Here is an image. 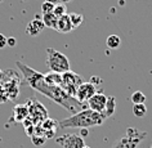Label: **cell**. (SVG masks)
Masks as SVG:
<instances>
[{"instance_id":"6da1fadb","label":"cell","mask_w":152,"mask_h":148,"mask_svg":"<svg viewBox=\"0 0 152 148\" xmlns=\"http://www.w3.org/2000/svg\"><path fill=\"white\" fill-rule=\"evenodd\" d=\"M17 68L21 71L22 76L26 80V82L35 90V92L43 94L44 97L49 98L50 101H53L54 103L59 104L62 108H64L67 112H70L71 115L86 109L88 106L85 103H80L76 98L68 96L61 86L57 85H49L44 81V74H41L39 71H35L34 68L28 67L27 64L22 63L21 61L16 62Z\"/></svg>"},{"instance_id":"7a4b0ae2","label":"cell","mask_w":152,"mask_h":148,"mask_svg":"<svg viewBox=\"0 0 152 148\" xmlns=\"http://www.w3.org/2000/svg\"><path fill=\"white\" fill-rule=\"evenodd\" d=\"M107 119L103 113L92 111V109L86 108L83 111L71 115L70 117L64 120H61L58 122V128L61 129H88L93 126H99L104 122V120Z\"/></svg>"},{"instance_id":"3957f363","label":"cell","mask_w":152,"mask_h":148,"mask_svg":"<svg viewBox=\"0 0 152 148\" xmlns=\"http://www.w3.org/2000/svg\"><path fill=\"white\" fill-rule=\"evenodd\" d=\"M47 66L50 71L63 74L70 71V61L63 53L54 48H47Z\"/></svg>"},{"instance_id":"277c9868","label":"cell","mask_w":152,"mask_h":148,"mask_svg":"<svg viewBox=\"0 0 152 148\" xmlns=\"http://www.w3.org/2000/svg\"><path fill=\"white\" fill-rule=\"evenodd\" d=\"M146 136V131H140L135 128H129L126 130V134L117 139L112 148H137Z\"/></svg>"},{"instance_id":"5b68a950","label":"cell","mask_w":152,"mask_h":148,"mask_svg":"<svg viewBox=\"0 0 152 148\" xmlns=\"http://www.w3.org/2000/svg\"><path fill=\"white\" fill-rule=\"evenodd\" d=\"M83 82L84 81H83V77L80 75H77L76 72L70 70V71L62 74V85H61V88H62L68 96L75 98L76 90H77L79 85H81Z\"/></svg>"},{"instance_id":"8992f818","label":"cell","mask_w":152,"mask_h":148,"mask_svg":"<svg viewBox=\"0 0 152 148\" xmlns=\"http://www.w3.org/2000/svg\"><path fill=\"white\" fill-rule=\"evenodd\" d=\"M28 107V117L31 119V121L34 122V125L37 122H43L45 119H48V112L45 107L40 102H36V101H30L28 103H26Z\"/></svg>"},{"instance_id":"52a82bcc","label":"cell","mask_w":152,"mask_h":148,"mask_svg":"<svg viewBox=\"0 0 152 148\" xmlns=\"http://www.w3.org/2000/svg\"><path fill=\"white\" fill-rule=\"evenodd\" d=\"M56 142L59 144L62 148H83L85 146L84 138L74 133L70 134H63L56 139Z\"/></svg>"},{"instance_id":"ba28073f","label":"cell","mask_w":152,"mask_h":148,"mask_svg":"<svg viewBox=\"0 0 152 148\" xmlns=\"http://www.w3.org/2000/svg\"><path fill=\"white\" fill-rule=\"evenodd\" d=\"M96 93H97L96 85H93L92 82H83L81 85H79L77 90H76L75 98L80 102V103L86 104V102H88Z\"/></svg>"},{"instance_id":"9c48e42d","label":"cell","mask_w":152,"mask_h":148,"mask_svg":"<svg viewBox=\"0 0 152 148\" xmlns=\"http://www.w3.org/2000/svg\"><path fill=\"white\" fill-rule=\"evenodd\" d=\"M106 103H107V96H104L103 93H96L90 99L86 102L89 109L99 113H103L104 108H106Z\"/></svg>"},{"instance_id":"30bf717a","label":"cell","mask_w":152,"mask_h":148,"mask_svg":"<svg viewBox=\"0 0 152 148\" xmlns=\"http://www.w3.org/2000/svg\"><path fill=\"white\" fill-rule=\"evenodd\" d=\"M45 28V25L41 18H34L30 23L26 26V34L28 36H37Z\"/></svg>"},{"instance_id":"8fae6325","label":"cell","mask_w":152,"mask_h":148,"mask_svg":"<svg viewBox=\"0 0 152 148\" xmlns=\"http://www.w3.org/2000/svg\"><path fill=\"white\" fill-rule=\"evenodd\" d=\"M56 30L61 34H68L71 32L74 27L71 25V21H70V17L68 14H64V16L59 17L58 21H57V26H56Z\"/></svg>"},{"instance_id":"7c38bea8","label":"cell","mask_w":152,"mask_h":148,"mask_svg":"<svg viewBox=\"0 0 152 148\" xmlns=\"http://www.w3.org/2000/svg\"><path fill=\"white\" fill-rule=\"evenodd\" d=\"M28 117V107L27 104H17L13 108V119L18 122H23Z\"/></svg>"},{"instance_id":"4fadbf2b","label":"cell","mask_w":152,"mask_h":148,"mask_svg":"<svg viewBox=\"0 0 152 148\" xmlns=\"http://www.w3.org/2000/svg\"><path fill=\"white\" fill-rule=\"evenodd\" d=\"M44 81L49 85H57L61 86L62 85V74H58V72H48V74L44 75Z\"/></svg>"},{"instance_id":"5bb4252c","label":"cell","mask_w":152,"mask_h":148,"mask_svg":"<svg viewBox=\"0 0 152 148\" xmlns=\"http://www.w3.org/2000/svg\"><path fill=\"white\" fill-rule=\"evenodd\" d=\"M41 20H43L44 25H45V27L56 30V26H57V21H58V17H56L53 12H52V13H45V14H43Z\"/></svg>"},{"instance_id":"9a60e30c","label":"cell","mask_w":152,"mask_h":148,"mask_svg":"<svg viewBox=\"0 0 152 148\" xmlns=\"http://www.w3.org/2000/svg\"><path fill=\"white\" fill-rule=\"evenodd\" d=\"M115 109H116V99L115 97H107V103H106V108L103 111V115L107 117H111L113 113H115Z\"/></svg>"},{"instance_id":"2e32d148","label":"cell","mask_w":152,"mask_h":148,"mask_svg":"<svg viewBox=\"0 0 152 148\" xmlns=\"http://www.w3.org/2000/svg\"><path fill=\"white\" fill-rule=\"evenodd\" d=\"M40 126H41V129H43V131H53L54 133L57 129H58V122H57L56 120H53V119H45L43 122L40 124Z\"/></svg>"},{"instance_id":"e0dca14e","label":"cell","mask_w":152,"mask_h":148,"mask_svg":"<svg viewBox=\"0 0 152 148\" xmlns=\"http://www.w3.org/2000/svg\"><path fill=\"white\" fill-rule=\"evenodd\" d=\"M106 45L108 49H119L121 45V39L117 35H110L106 40Z\"/></svg>"},{"instance_id":"ac0fdd59","label":"cell","mask_w":152,"mask_h":148,"mask_svg":"<svg viewBox=\"0 0 152 148\" xmlns=\"http://www.w3.org/2000/svg\"><path fill=\"white\" fill-rule=\"evenodd\" d=\"M68 17H70L71 25H72V27L74 28L80 27L83 21H84V16H83V14H79V13H70L68 14Z\"/></svg>"},{"instance_id":"d6986e66","label":"cell","mask_w":152,"mask_h":148,"mask_svg":"<svg viewBox=\"0 0 152 148\" xmlns=\"http://www.w3.org/2000/svg\"><path fill=\"white\" fill-rule=\"evenodd\" d=\"M133 113H134L135 117H144L147 113V107L144 103H140V104H134L133 106Z\"/></svg>"},{"instance_id":"ffe728a7","label":"cell","mask_w":152,"mask_h":148,"mask_svg":"<svg viewBox=\"0 0 152 148\" xmlns=\"http://www.w3.org/2000/svg\"><path fill=\"white\" fill-rule=\"evenodd\" d=\"M130 99L133 102V104H140V103H144V102H146V96L138 90V92H134L132 94Z\"/></svg>"},{"instance_id":"44dd1931","label":"cell","mask_w":152,"mask_h":148,"mask_svg":"<svg viewBox=\"0 0 152 148\" xmlns=\"http://www.w3.org/2000/svg\"><path fill=\"white\" fill-rule=\"evenodd\" d=\"M53 13H54V16L56 17H62L64 16V14H67V8H66V5L62 4V3H58L57 5H54V9H53Z\"/></svg>"},{"instance_id":"7402d4cb","label":"cell","mask_w":152,"mask_h":148,"mask_svg":"<svg viewBox=\"0 0 152 148\" xmlns=\"http://www.w3.org/2000/svg\"><path fill=\"white\" fill-rule=\"evenodd\" d=\"M53 9H54V5L52 3H48V1H44L41 4V13L45 14V13H52Z\"/></svg>"},{"instance_id":"603a6c76","label":"cell","mask_w":152,"mask_h":148,"mask_svg":"<svg viewBox=\"0 0 152 148\" xmlns=\"http://www.w3.org/2000/svg\"><path fill=\"white\" fill-rule=\"evenodd\" d=\"M7 45H8V47H16V45H17L16 37H13V36L7 37Z\"/></svg>"},{"instance_id":"cb8c5ba5","label":"cell","mask_w":152,"mask_h":148,"mask_svg":"<svg viewBox=\"0 0 152 148\" xmlns=\"http://www.w3.org/2000/svg\"><path fill=\"white\" fill-rule=\"evenodd\" d=\"M7 47V36L0 34V49H4Z\"/></svg>"},{"instance_id":"d4e9b609","label":"cell","mask_w":152,"mask_h":148,"mask_svg":"<svg viewBox=\"0 0 152 148\" xmlns=\"http://www.w3.org/2000/svg\"><path fill=\"white\" fill-rule=\"evenodd\" d=\"M45 1H48V3H52L53 5H57L59 3V0H45Z\"/></svg>"},{"instance_id":"484cf974","label":"cell","mask_w":152,"mask_h":148,"mask_svg":"<svg viewBox=\"0 0 152 148\" xmlns=\"http://www.w3.org/2000/svg\"><path fill=\"white\" fill-rule=\"evenodd\" d=\"M3 76H4V72H3L1 70H0V82L3 81Z\"/></svg>"},{"instance_id":"4316f807","label":"cell","mask_w":152,"mask_h":148,"mask_svg":"<svg viewBox=\"0 0 152 148\" xmlns=\"http://www.w3.org/2000/svg\"><path fill=\"white\" fill-rule=\"evenodd\" d=\"M71 0H59V3H62V4H67V3H70Z\"/></svg>"},{"instance_id":"83f0119b","label":"cell","mask_w":152,"mask_h":148,"mask_svg":"<svg viewBox=\"0 0 152 148\" xmlns=\"http://www.w3.org/2000/svg\"><path fill=\"white\" fill-rule=\"evenodd\" d=\"M81 134H83V135H84V136H85V135H88V131H86V129H83Z\"/></svg>"},{"instance_id":"f1b7e54d","label":"cell","mask_w":152,"mask_h":148,"mask_svg":"<svg viewBox=\"0 0 152 148\" xmlns=\"http://www.w3.org/2000/svg\"><path fill=\"white\" fill-rule=\"evenodd\" d=\"M124 4H125L124 0H119V5H124Z\"/></svg>"},{"instance_id":"f546056e","label":"cell","mask_w":152,"mask_h":148,"mask_svg":"<svg viewBox=\"0 0 152 148\" xmlns=\"http://www.w3.org/2000/svg\"><path fill=\"white\" fill-rule=\"evenodd\" d=\"M83 148H90V147H88V146H84V147H83Z\"/></svg>"},{"instance_id":"4dcf8cb0","label":"cell","mask_w":152,"mask_h":148,"mask_svg":"<svg viewBox=\"0 0 152 148\" xmlns=\"http://www.w3.org/2000/svg\"><path fill=\"white\" fill-rule=\"evenodd\" d=\"M1 1H3V0H0V3H1Z\"/></svg>"}]
</instances>
